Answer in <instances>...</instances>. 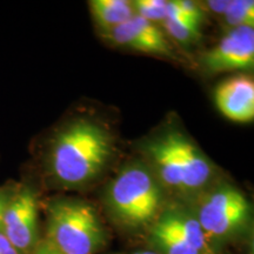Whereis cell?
Returning a JSON list of instances; mask_svg holds the SVG:
<instances>
[{"mask_svg":"<svg viewBox=\"0 0 254 254\" xmlns=\"http://www.w3.org/2000/svg\"><path fill=\"white\" fill-rule=\"evenodd\" d=\"M193 198L195 206L190 212L209 241L231 239L250 225L251 202L231 184L215 183Z\"/></svg>","mask_w":254,"mask_h":254,"instance_id":"5b68a950","label":"cell"},{"mask_svg":"<svg viewBox=\"0 0 254 254\" xmlns=\"http://www.w3.org/2000/svg\"><path fill=\"white\" fill-rule=\"evenodd\" d=\"M46 213L45 239L60 254H95L106 243L97 211L84 200H55Z\"/></svg>","mask_w":254,"mask_h":254,"instance_id":"277c9868","label":"cell"},{"mask_svg":"<svg viewBox=\"0 0 254 254\" xmlns=\"http://www.w3.org/2000/svg\"><path fill=\"white\" fill-rule=\"evenodd\" d=\"M225 21L231 28L254 26V1L252 0H230L224 14Z\"/></svg>","mask_w":254,"mask_h":254,"instance_id":"8fae6325","label":"cell"},{"mask_svg":"<svg viewBox=\"0 0 254 254\" xmlns=\"http://www.w3.org/2000/svg\"><path fill=\"white\" fill-rule=\"evenodd\" d=\"M114 154L113 135L91 119L73 120L51 142L49 170L57 184L67 189L94 182Z\"/></svg>","mask_w":254,"mask_h":254,"instance_id":"6da1fadb","label":"cell"},{"mask_svg":"<svg viewBox=\"0 0 254 254\" xmlns=\"http://www.w3.org/2000/svg\"><path fill=\"white\" fill-rule=\"evenodd\" d=\"M1 232L18 254L33 252L40 238L38 200L30 187H23L11 195L2 217Z\"/></svg>","mask_w":254,"mask_h":254,"instance_id":"8992f818","label":"cell"},{"mask_svg":"<svg viewBox=\"0 0 254 254\" xmlns=\"http://www.w3.org/2000/svg\"><path fill=\"white\" fill-rule=\"evenodd\" d=\"M213 254H217V253H213Z\"/></svg>","mask_w":254,"mask_h":254,"instance_id":"ffe728a7","label":"cell"},{"mask_svg":"<svg viewBox=\"0 0 254 254\" xmlns=\"http://www.w3.org/2000/svg\"><path fill=\"white\" fill-rule=\"evenodd\" d=\"M136 15L160 25L166 19L167 0H136L132 1Z\"/></svg>","mask_w":254,"mask_h":254,"instance_id":"7c38bea8","label":"cell"},{"mask_svg":"<svg viewBox=\"0 0 254 254\" xmlns=\"http://www.w3.org/2000/svg\"><path fill=\"white\" fill-rule=\"evenodd\" d=\"M215 104L228 119L249 123L254 118V81L247 74H238L215 88Z\"/></svg>","mask_w":254,"mask_h":254,"instance_id":"ba28073f","label":"cell"},{"mask_svg":"<svg viewBox=\"0 0 254 254\" xmlns=\"http://www.w3.org/2000/svg\"><path fill=\"white\" fill-rule=\"evenodd\" d=\"M105 204L117 224L127 230L151 226L165 208V190L144 161L126 164L105 192Z\"/></svg>","mask_w":254,"mask_h":254,"instance_id":"3957f363","label":"cell"},{"mask_svg":"<svg viewBox=\"0 0 254 254\" xmlns=\"http://www.w3.org/2000/svg\"><path fill=\"white\" fill-rule=\"evenodd\" d=\"M202 67L211 74L250 71L254 65L253 27L231 28L214 47L201 57Z\"/></svg>","mask_w":254,"mask_h":254,"instance_id":"52a82bcc","label":"cell"},{"mask_svg":"<svg viewBox=\"0 0 254 254\" xmlns=\"http://www.w3.org/2000/svg\"><path fill=\"white\" fill-rule=\"evenodd\" d=\"M131 24L140 40L142 52L164 57H173L172 47L168 43L160 25L151 23L136 14L131 19Z\"/></svg>","mask_w":254,"mask_h":254,"instance_id":"30bf717a","label":"cell"},{"mask_svg":"<svg viewBox=\"0 0 254 254\" xmlns=\"http://www.w3.org/2000/svg\"><path fill=\"white\" fill-rule=\"evenodd\" d=\"M134 254H159V253L153 252V251H144V252H139V253H134Z\"/></svg>","mask_w":254,"mask_h":254,"instance_id":"d6986e66","label":"cell"},{"mask_svg":"<svg viewBox=\"0 0 254 254\" xmlns=\"http://www.w3.org/2000/svg\"><path fill=\"white\" fill-rule=\"evenodd\" d=\"M144 163L163 189L193 198L214 185L218 170L192 139L179 129H166L142 145Z\"/></svg>","mask_w":254,"mask_h":254,"instance_id":"7a4b0ae2","label":"cell"},{"mask_svg":"<svg viewBox=\"0 0 254 254\" xmlns=\"http://www.w3.org/2000/svg\"><path fill=\"white\" fill-rule=\"evenodd\" d=\"M177 4L179 6V8L182 9L184 15L190 21L198 25V26L201 25L205 15L204 12H202V8L199 5H196L193 1H189V0H177Z\"/></svg>","mask_w":254,"mask_h":254,"instance_id":"5bb4252c","label":"cell"},{"mask_svg":"<svg viewBox=\"0 0 254 254\" xmlns=\"http://www.w3.org/2000/svg\"><path fill=\"white\" fill-rule=\"evenodd\" d=\"M0 254H18L14 247L2 234V232H0Z\"/></svg>","mask_w":254,"mask_h":254,"instance_id":"e0dca14e","label":"cell"},{"mask_svg":"<svg viewBox=\"0 0 254 254\" xmlns=\"http://www.w3.org/2000/svg\"><path fill=\"white\" fill-rule=\"evenodd\" d=\"M230 5V0H209L206 1V7L215 14L224 15L225 12Z\"/></svg>","mask_w":254,"mask_h":254,"instance_id":"9a60e30c","label":"cell"},{"mask_svg":"<svg viewBox=\"0 0 254 254\" xmlns=\"http://www.w3.org/2000/svg\"><path fill=\"white\" fill-rule=\"evenodd\" d=\"M31 254H60L55 247L47 241L45 238L39 240V243L37 244V246L34 247L33 252Z\"/></svg>","mask_w":254,"mask_h":254,"instance_id":"2e32d148","label":"cell"},{"mask_svg":"<svg viewBox=\"0 0 254 254\" xmlns=\"http://www.w3.org/2000/svg\"><path fill=\"white\" fill-rule=\"evenodd\" d=\"M90 9L95 25L103 33L127 23L135 14L132 1L127 0H92Z\"/></svg>","mask_w":254,"mask_h":254,"instance_id":"9c48e42d","label":"cell"},{"mask_svg":"<svg viewBox=\"0 0 254 254\" xmlns=\"http://www.w3.org/2000/svg\"><path fill=\"white\" fill-rule=\"evenodd\" d=\"M160 27L168 36H171L174 40L182 44H190L195 41L200 36V27L179 21H173L170 19H165L160 24Z\"/></svg>","mask_w":254,"mask_h":254,"instance_id":"4fadbf2b","label":"cell"},{"mask_svg":"<svg viewBox=\"0 0 254 254\" xmlns=\"http://www.w3.org/2000/svg\"><path fill=\"white\" fill-rule=\"evenodd\" d=\"M11 195L12 194H8L6 192H0V232L2 230V217H4V212Z\"/></svg>","mask_w":254,"mask_h":254,"instance_id":"ac0fdd59","label":"cell"}]
</instances>
